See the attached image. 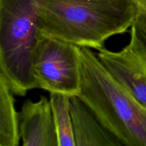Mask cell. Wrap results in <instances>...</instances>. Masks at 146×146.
I'll list each match as a JSON object with an SVG mask.
<instances>
[{"mask_svg":"<svg viewBox=\"0 0 146 146\" xmlns=\"http://www.w3.org/2000/svg\"><path fill=\"white\" fill-rule=\"evenodd\" d=\"M19 123L21 146H58L49 98L27 100L19 112Z\"/></svg>","mask_w":146,"mask_h":146,"instance_id":"6","label":"cell"},{"mask_svg":"<svg viewBox=\"0 0 146 146\" xmlns=\"http://www.w3.org/2000/svg\"><path fill=\"white\" fill-rule=\"evenodd\" d=\"M140 11L135 24L146 35V0H137Z\"/></svg>","mask_w":146,"mask_h":146,"instance_id":"10","label":"cell"},{"mask_svg":"<svg viewBox=\"0 0 146 146\" xmlns=\"http://www.w3.org/2000/svg\"><path fill=\"white\" fill-rule=\"evenodd\" d=\"M77 146H125L96 121L77 96L70 98Z\"/></svg>","mask_w":146,"mask_h":146,"instance_id":"7","label":"cell"},{"mask_svg":"<svg viewBox=\"0 0 146 146\" xmlns=\"http://www.w3.org/2000/svg\"><path fill=\"white\" fill-rule=\"evenodd\" d=\"M44 0H0V68L15 95L37 88L33 64Z\"/></svg>","mask_w":146,"mask_h":146,"instance_id":"3","label":"cell"},{"mask_svg":"<svg viewBox=\"0 0 146 146\" xmlns=\"http://www.w3.org/2000/svg\"><path fill=\"white\" fill-rule=\"evenodd\" d=\"M14 94L0 72V146H19L21 141L19 113L16 110Z\"/></svg>","mask_w":146,"mask_h":146,"instance_id":"8","label":"cell"},{"mask_svg":"<svg viewBox=\"0 0 146 146\" xmlns=\"http://www.w3.org/2000/svg\"><path fill=\"white\" fill-rule=\"evenodd\" d=\"M130 40L118 51L104 48L97 56L111 76L146 108V35L133 24Z\"/></svg>","mask_w":146,"mask_h":146,"instance_id":"5","label":"cell"},{"mask_svg":"<svg viewBox=\"0 0 146 146\" xmlns=\"http://www.w3.org/2000/svg\"><path fill=\"white\" fill-rule=\"evenodd\" d=\"M33 70L37 88L70 98L78 96L81 84L80 46L41 35L34 54Z\"/></svg>","mask_w":146,"mask_h":146,"instance_id":"4","label":"cell"},{"mask_svg":"<svg viewBox=\"0 0 146 146\" xmlns=\"http://www.w3.org/2000/svg\"><path fill=\"white\" fill-rule=\"evenodd\" d=\"M139 11L137 0H44L38 26L42 36L98 51L131 29Z\"/></svg>","mask_w":146,"mask_h":146,"instance_id":"1","label":"cell"},{"mask_svg":"<svg viewBox=\"0 0 146 146\" xmlns=\"http://www.w3.org/2000/svg\"><path fill=\"white\" fill-rule=\"evenodd\" d=\"M49 94L58 146H77L70 111V97L58 94Z\"/></svg>","mask_w":146,"mask_h":146,"instance_id":"9","label":"cell"},{"mask_svg":"<svg viewBox=\"0 0 146 146\" xmlns=\"http://www.w3.org/2000/svg\"><path fill=\"white\" fill-rule=\"evenodd\" d=\"M80 48L81 84L77 97L121 143L146 146V108L111 76L91 48Z\"/></svg>","mask_w":146,"mask_h":146,"instance_id":"2","label":"cell"}]
</instances>
